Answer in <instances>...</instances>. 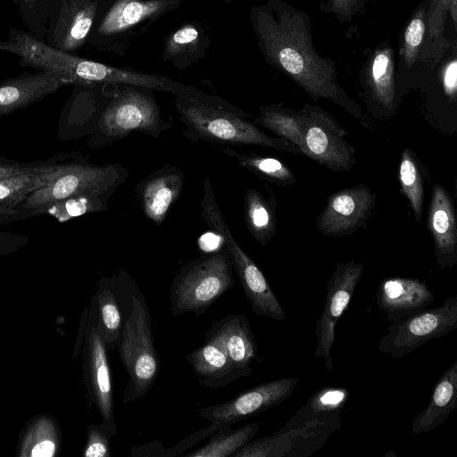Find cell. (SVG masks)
Here are the masks:
<instances>
[{
    "label": "cell",
    "instance_id": "1",
    "mask_svg": "<svg viewBox=\"0 0 457 457\" xmlns=\"http://www.w3.org/2000/svg\"><path fill=\"white\" fill-rule=\"evenodd\" d=\"M249 21L268 64L292 79L312 101L329 100L371 129L361 107L338 83L336 62L318 54L308 13L283 0H266L251 7Z\"/></svg>",
    "mask_w": 457,
    "mask_h": 457
},
{
    "label": "cell",
    "instance_id": "2",
    "mask_svg": "<svg viewBox=\"0 0 457 457\" xmlns=\"http://www.w3.org/2000/svg\"><path fill=\"white\" fill-rule=\"evenodd\" d=\"M175 108L185 125L183 135L191 142H209L224 146L259 145L301 154L292 143L270 137L249 120L250 114L218 96L191 86L176 96Z\"/></svg>",
    "mask_w": 457,
    "mask_h": 457
},
{
    "label": "cell",
    "instance_id": "3",
    "mask_svg": "<svg viewBox=\"0 0 457 457\" xmlns=\"http://www.w3.org/2000/svg\"><path fill=\"white\" fill-rule=\"evenodd\" d=\"M200 205L202 218L208 228L221 238L253 311L259 316L284 320L287 317L286 312L270 283L253 260L238 245L225 222L208 177L204 181V194Z\"/></svg>",
    "mask_w": 457,
    "mask_h": 457
},
{
    "label": "cell",
    "instance_id": "4",
    "mask_svg": "<svg viewBox=\"0 0 457 457\" xmlns=\"http://www.w3.org/2000/svg\"><path fill=\"white\" fill-rule=\"evenodd\" d=\"M183 0H106L87 44L98 51L124 56L134 38Z\"/></svg>",
    "mask_w": 457,
    "mask_h": 457
},
{
    "label": "cell",
    "instance_id": "5",
    "mask_svg": "<svg viewBox=\"0 0 457 457\" xmlns=\"http://www.w3.org/2000/svg\"><path fill=\"white\" fill-rule=\"evenodd\" d=\"M129 375L123 404L143 398L154 386L160 361L154 344L151 317L144 297L134 295L117 346Z\"/></svg>",
    "mask_w": 457,
    "mask_h": 457
},
{
    "label": "cell",
    "instance_id": "6",
    "mask_svg": "<svg viewBox=\"0 0 457 457\" xmlns=\"http://www.w3.org/2000/svg\"><path fill=\"white\" fill-rule=\"evenodd\" d=\"M234 285L233 267L227 252H219L185 264L170 290L172 316H199Z\"/></svg>",
    "mask_w": 457,
    "mask_h": 457
},
{
    "label": "cell",
    "instance_id": "7",
    "mask_svg": "<svg viewBox=\"0 0 457 457\" xmlns=\"http://www.w3.org/2000/svg\"><path fill=\"white\" fill-rule=\"evenodd\" d=\"M151 89L120 85V90L105 107L98 120L102 144L122 139L133 132H142L155 139L171 127L161 116L160 107Z\"/></svg>",
    "mask_w": 457,
    "mask_h": 457
},
{
    "label": "cell",
    "instance_id": "8",
    "mask_svg": "<svg viewBox=\"0 0 457 457\" xmlns=\"http://www.w3.org/2000/svg\"><path fill=\"white\" fill-rule=\"evenodd\" d=\"M128 176L126 168L120 164L70 162L52 182L32 193L15 208L35 216L39 209L69 197L112 195Z\"/></svg>",
    "mask_w": 457,
    "mask_h": 457
},
{
    "label": "cell",
    "instance_id": "9",
    "mask_svg": "<svg viewBox=\"0 0 457 457\" xmlns=\"http://www.w3.org/2000/svg\"><path fill=\"white\" fill-rule=\"evenodd\" d=\"M296 147L301 154L332 171H349L355 163V149L345 139L348 132L327 111L304 104Z\"/></svg>",
    "mask_w": 457,
    "mask_h": 457
},
{
    "label": "cell",
    "instance_id": "10",
    "mask_svg": "<svg viewBox=\"0 0 457 457\" xmlns=\"http://www.w3.org/2000/svg\"><path fill=\"white\" fill-rule=\"evenodd\" d=\"M457 328V296L443 304L424 309L392 322L378 343V350L401 358L432 339L442 337Z\"/></svg>",
    "mask_w": 457,
    "mask_h": 457
},
{
    "label": "cell",
    "instance_id": "11",
    "mask_svg": "<svg viewBox=\"0 0 457 457\" xmlns=\"http://www.w3.org/2000/svg\"><path fill=\"white\" fill-rule=\"evenodd\" d=\"M363 269L361 262H339L327 283L324 307L314 329L317 339L314 356L324 360L328 371L334 367L330 351L336 338V325L351 303Z\"/></svg>",
    "mask_w": 457,
    "mask_h": 457
},
{
    "label": "cell",
    "instance_id": "12",
    "mask_svg": "<svg viewBox=\"0 0 457 457\" xmlns=\"http://www.w3.org/2000/svg\"><path fill=\"white\" fill-rule=\"evenodd\" d=\"M298 382L297 378H282L262 383L227 402L200 408L197 413L211 421L208 427L214 433L279 405L293 394Z\"/></svg>",
    "mask_w": 457,
    "mask_h": 457
},
{
    "label": "cell",
    "instance_id": "13",
    "mask_svg": "<svg viewBox=\"0 0 457 457\" xmlns=\"http://www.w3.org/2000/svg\"><path fill=\"white\" fill-rule=\"evenodd\" d=\"M106 0H56L44 41L76 54L86 44Z\"/></svg>",
    "mask_w": 457,
    "mask_h": 457
},
{
    "label": "cell",
    "instance_id": "14",
    "mask_svg": "<svg viewBox=\"0 0 457 457\" xmlns=\"http://www.w3.org/2000/svg\"><path fill=\"white\" fill-rule=\"evenodd\" d=\"M341 421L313 420L301 427L250 440L233 457H308L339 429Z\"/></svg>",
    "mask_w": 457,
    "mask_h": 457
},
{
    "label": "cell",
    "instance_id": "15",
    "mask_svg": "<svg viewBox=\"0 0 457 457\" xmlns=\"http://www.w3.org/2000/svg\"><path fill=\"white\" fill-rule=\"evenodd\" d=\"M376 199L377 195L364 184L339 190L328 196L316 227L324 236L353 234L370 218Z\"/></svg>",
    "mask_w": 457,
    "mask_h": 457
},
{
    "label": "cell",
    "instance_id": "16",
    "mask_svg": "<svg viewBox=\"0 0 457 457\" xmlns=\"http://www.w3.org/2000/svg\"><path fill=\"white\" fill-rule=\"evenodd\" d=\"M376 300L378 309L392 323L426 309L435 301V295L420 279L390 277L380 282Z\"/></svg>",
    "mask_w": 457,
    "mask_h": 457
},
{
    "label": "cell",
    "instance_id": "17",
    "mask_svg": "<svg viewBox=\"0 0 457 457\" xmlns=\"http://www.w3.org/2000/svg\"><path fill=\"white\" fill-rule=\"evenodd\" d=\"M184 172L177 166L164 165L135 187L140 206L147 219L161 226L184 185Z\"/></svg>",
    "mask_w": 457,
    "mask_h": 457
},
{
    "label": "cell",
    "instance_id": "18",
    "mask_svg": "<svg viewBox=\"0 0 457 457\" xmlns=\"http://www.w3.org/2000/svg\"><path fill=\"white\" fill-rule=\"evenodd\" d=\"M427 228L433 237L438 266L444 269L453 266L457 262L455 211L451 195L437 183L432 188Z\"/></svg>",
    "mask_w": 457,
    "mask_h": 457
},
{
    "label": "cell",
    "instance_id": "19",
    "mask_svg": "<svg viewBox=\"0 0 457 457\" xmlns=\"http://www.w3.org/2000/svg\"><path fill=\"white\" fill-rule=\"evenodd\" d=\"M206 337H213L220 343L240 378L252 373L258 348L245 315H229L216 321Z\"/></svg>",
    "mask_w": 457,
    "mask_h": 457
},
{
    "label": "cell",
    "instance_id": "20",
    "mask_svg": "<svg viewBox=\"0 0 457 457\" xmlns=\"http://www.w3.org/2000/svg\"><path fill=\"white\" fill-rule=\"evenodd\" d=\"M62 77L38 71L0 82V118L25 108L70 85Z\"/></svg>",
    "mask_w": 457,
    "mask_h": 457
},
{
    "label": "cell",
    "instance_id": "21",
    "mask_svg": "<svg viewBox=\"0 0 457 457\" xmlns=\"http://www.w3.org/2000/svg\"><path fill=\"white\" fill-rule=\"evenodd\" d=\"M90 384L96 403L103 419V426L111 436H117V423L113 411L111 369L106 347L98 324L89 332Z\"/></svg>",
    "mask_w": 457,
    "mask_h": 457
},
{
    "label": "cell",
    "instance_id": "22",
    "mask_svg": "<svg viewBox=\"0 0 457 457\" xmlns=\"http://www.w3.org/2000/svg\"><path fill=\"white\" fill-rule=\"evenodd\" d=\"M363 81L371 100L385 112H395V53L389 44L379 45L368 58L363 70Z\"/></svg>",
    "mask_w": 457,
    "mask_h": 457
},
{
    "label": "cell",
    "instance_id": "23",
    "mask_svg": "<svg viewBox=\"0 0 457 457\" xmlns=\"http://www.w3.org/2000/svg\"><path fill=\"white\" fill-rule=\"evenodd\" d=\"M211 38L201 22L188 21L169 33L162 60L183 71L206 56Z\"/></svg>",
    "mask_w": 457,
    "mask_h": 457
},
{
    "label": "cell",
    "instance_id": "24",
    "mask_svg": "<svg viewBox=\"0 0 457 457\" xmlns=\"http://www.w3.org/2000/svg\"><path fill=\"white\" fill-rule=\"evenodd\" d=\"M70 162L48 161L0 179V204L15 208L35 191L60 175Z\"/></svg>",
    "mask_w": 457,
    "mask_h": 457
},
{
    "label": "cell",
    "instance_id": "25",
    "mask_svg": "<svg viewBox=\"0 0 457 457\" xmlns=\"http://www.w3.org/2000/svg\"><path fill=\"white\" fill-rule=\"evenodd\" d=\"M203 386L219 388L240 378L220 343L206 337L204 345L186 356Z\"/></svg>",
    "mask_w": 457,
    "mask_h": 457
},
{
    "label": "cell",
    "instance_id": "26",
    "mask_svg": "<svg viewBox=\"0 0 457 457\" xmlns=\"http://www.w3.org/2000/svg\"><path fill=\"white\" fill-rule=\"evenodd\" d=\"M456 407L457 361L439 378L428 406L412 420V433L419 435L443 425Z\"/></svg>",
    "mask_w": 457,
    "mask_h": 457
},
{
    "label": "cell",
    "instance_id": "27",
    "mask_svg": "<svg viewBox=\"0 0 457 457\" xmlns=\"http://www.w3.org/2000/svg\"><path fill=\"white\" fill-rule=\"evenodd\" d=\"M349 397L350 392L344 386L320 388L276 432H284L313 420L341 421Z\"/></svg>",
    "mask_w": 457,
    "mask_h": 457
},
{
    "label": "cell",
    "instance_id": "28",
    "mask_svg": "<svg viewBox=\"0 0 457 457\" xmlns=\"http://www.w3.org/2000/svg\"><path fill=\"white\" fill-rule=\"evenodd\" d=\"M277 199L265 196L255 188H247L244 195V217L251 236L266 246L277 233Z\"/></svg>",
    "mask_w": 457,
    "mask_h": 457
},
{
    "label": "cell",
    "instance_id": "29",
    "mask_svg": "<svg viewBox=\"0 0 457 457\" xmlns=\"http://www.w3.org/2000/svg\"><path fill=\"white\" fill-rule=\"evenodd\" d=\"M450 14L456 29L457 0H429L426 13V33L419 59L437 62L444 54L448 43L444 37L445 22Z\"/></svg>",
    "mask_w": 457,
    "mask_h": 457
},
{
    "label": "cell",
    "instance_id": "30",
    "mask_svg": "<svg viewBox=\"0 0 457 457\" xmlns=\"http://www.w3.org/2000/svg\"><path fill=\"white\" fill-rule=\"evenodd\" d=\"M220 150L241 167L265 181L280 187H291L296 183L293 170L279 159L254 153H242L229 146H222Z\"/></svg>",
    "mask_w": 457,
    "mask_h": 457
},
{
    "label": "cell",
    "instance_id": "31",
    "mask_svg": "<svg viewBox=\"0 0 457 457\" xmlns=\"http://www.w3.org/2000/svg\"><path fill=\"white\" fill-rule=\"evenodd\" d=\"M260 424L253 422L238 428L230 426L222 428L211 434L209 441L201 447L187 453V457H228L253 438Z\"/></svg>",
    "mask_w": 457,
    "mask_h": 457
},
{
    "label": "cell",
    "instance_id": "32",
    "mask_svg": "<svg viewBox=\"0 0 457 457\" xmlns=\"http://www.w3.org/2000/svg\"><path fill=\"white\" fill-rule=\"evenodd\" d=\"M398 179L415 220L420 222L424 206V174L421 163L409 147H405L402 153Z\"/></svg>",
    "mask_w": 457,
    "mask_h": 457
},
{
    "label": "cell",
    "instance_id": "33",
    "mask_svg": "<svg viewBox=\"0 0 457 457\" xmlns=\"http://www.w3.org/2000/svg\"><path fill=\"white\" fill-rule=\"evenodd\" d=\"M111 195L107 194L69 197L39 209L36 215L47 214L63 222L87 213L107 210V201Z\"/></svg>",
    "mask_w": 457,
    "mask_h": 457
},
{
    "label": "cell",
    "instance_id": "34",
    "mask_svg": "<svg viewBox=\"0 0 457 457\" xmlns=\"http://www.w3.org/2000/svg\"><path fill=\"white\" fill-rule=\"evenodd\" d=\"M99 328L106 350L117 349L123 321L116 296L108 288H103L97 298Z\"/></svg>",
    "mask_w": 457,
    "mask_h": 457
},
{
    "label": "cell",
    "instance_id": "35",
    "mask_svg": "<svg viewBox=\"0 0 457 457\" xmlns=\"http://www.w3.org/2000/svg\"><path fill=\"white\" fill-rule=\"evenodd\" d=\"M425 3L426 1L415 11L403 31L401 54L403 64L408 69H411L420 58L426 33Z\"/></svg>",
    "mask_w": 457,
    "mask_h": 457
},
{
    "label": "cell",
    "instance_id": "36",
    "mask_svg": "<svg viewBox=\"0 0 457 457\" xmlns=\"http://www.w3.org/2000/svg\"><path fill=\"white\" fill-rule=\"evenodd\" d=\"M56 0H20L21 19L29 32L41 40L46 34V24Z\"/></svg>",
    "mask_w": 457,
    "mask_h": 457
},
{
    "label": "cell",
    "instance_id": "37",
    "mask_svg": "<svg viewBox=\"0 0 457 457\" xmlns=\"http://www.w3.org/2000/svg\"><path fill=\"white\" fill-rule=\"evenodd\" d=\"M368 0H327L320 6L326 12L337 17L340 22H350L353 18L361 12Z\"/></svg>",
    "mask_w": 457,
    "mask_h": 457
},
{
    "label": "cell",
    "instance_id": "38",
    "mask_svg": "<svg viewBox=\"0 0 457 457\" xmlns=\"http://www.w3.org/2000/svg\"><path fill=\"white\" fill-rule=\"evenodd\" d=\"M88 441L83 455L86 457H109L110 436L109 432L102 427L94 426L90 428Z\"/></svg>",
    "mask_w": 457,
    "mask_h": 457
},
{
    "label": "cell",
    "instance_id": "39",
    "mask_svg": "<svg viewBox=\"0 0 457 457\" xmlns=\"http://www.w3.org/2000/svg\"><path fill=\"white\" fill-rule=\"evenodd\" d=\"M441 78L445 94L450 100L455 102L457 94V61L455 57L445 65Z\"/></svg>",
    "mask_w": 457,
    "mask_h": 457
},
{
    "label": "cell",
    "instance_id": "40",
    "mask_svg": "<svg viewBox=\"0 0 457 457\" xmlns=\"http://www.w3.org/2000/svg\"><path fill=\"white\" fill-rule=\"evenodd\" d=\"M32 216L33 215L29 212L0 204V224H5Z\"/></svg>",
    "mask_w": 457,
    "mask_h": 457
},
{
    "label": "cell",
    "instance_id": "41",
    "mask_svg": "<svg viewBox=\"0 0 457 457\" xmlns=\"http://www.w3.org/2000/svg\"><path fill=\"white\" fill-rule=\"evenodd\" d=\"M30 164L0 157V179L15 174L27 169Z\"/></svg>",
    "mask_w": 457,
    "mask_h": 457
},
{
    "label": "cell",
    "instance_id": "42",
    "mask_svg": "<svg viewBox=\"0 0 457 457\" xmlns=\"http://www.w3.org/2000/svg\"><path fill=\"white\" fill-rule=\"evenodd\" d=\"M55 453V445L51 440H44L38 442L37 445H34L32 448L31 456L37 457V456H43V457H51L54 455Z\"/></svg>",
    "mask_w": 457,
    "mask_h": 457
},
{
    "label": "cell",
    "instance_id": "43",
    "mask_svg": "<svg viewBox=\"0 0 457 457\" xmlns=\"http://www.w3.org/2000/svg\"><path fill=\"white\" fill-rule=\"evenodd\" d=\"M0 51L9 52L15 54L17 46L10 40L0 41Z\"/></svg>",
    "mask_w": 457,
    "mask_h": 457
},
{
    "label": "cell",
    "instance_id": "44",
    "mask_svg": "<svg viewBox=\"0 0 457 457\" xmlns=\"http://www.w3.org/2000/svg\"><path fill=\"white\" fill-rule=\"evenodd\" d=\"M13 4H19L20 0H11Z\"/></svg>",
    "mask_w": 457,
    "mask_h": 457
},
{
    "label": "cell",
    "instance_id": "45",
    "mask_svg": "<svg viewBox=\"0 0 457 457\" xmlns=\"http://www.w3.org/2000/svg\"><path fill=\"white\" fill-rule=\"evenodd\" d=\"M223 1H225L226 3H230V2H232L233 0H223Z\"/></svg>",
    "mask_w": 457,
    "mask_h": 457
}]
</instances>
